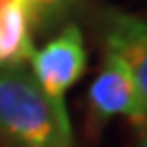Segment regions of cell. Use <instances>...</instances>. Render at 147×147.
Returning <instances> with one entry per match:
<instances>
[{
  "instance_id": "2",
  "label": "cell",
  "mask_w": 147,
  "mask_h": 147,
  "mask_svg": "<svg viewBox=\"0 0 147 147\" xmlns=\"http://www.w3.org/2000/svg\"><path fill=\"white\" fill-rule=\"evenodd\" d=\"M31 61V74L43 94L55 104L65 106V92L76 84L86 71L88 49L82 31L76 25H67L57 37L35 49Z\"/></svg>"
},
{
  "instance_id": "6",
  "label": "cell",
  "mask_w": 147,
  "mask_h": 147,
  "mask_svg": "<svg viewBox=\"0 0 147 147\" xmlns=\"http://www.w3.org/2000/svg\"><path fill=\"white\" fill-rule=\"evenodd\" d=\"M31 4L35 18H37V29L47 27L55 21H59L67 14V10L71 8L74 0H27Z\"/></svg>"
},
{
  "instance_id": "5",
  "label": "cell",
  "mask_w": 147,
  "mask_h": 147,
  "mask_svg": "<svg viewBox=\"0 0 147 147\" xmlns=\"http://www.w3.org/2000/svg\"><path fill=\"white\" fill-rule=\"evenodd\" d=\"M37 18L27 0H0V67L25 65L35 53Z\"/></svg>"
},
{
  "instance_id": "1",
  "label": "cell",
  "mask_w": 147,
  "mask_h": 147,
  "mask_svg": "<svg viewBox=\"0 0 147 147\" xmlns=\"http://www.w3.org/2000/svg\"><path fill=\"white\" fill-rule=\"evenodd\" d=\"M0 135L14 147H74L65 106L49 100L25 65L0 67Z\"/></svg>"
},
{
  "instance_id": "7",
  "label": "cell",
  "mask_w": 147,
  "mask_h": 147,
  "mask_svg": "<svg viewBox=\"0 0 147 147\" xmlns=\"http://www.w3.org/2000/svg\"><path fill=\"white\" fill-rule=\"evenodd\" d=\"M139 147H147V123L141 127V141H139Z\"/></svg>"
},
{
  "instance_id": "3",
  "label": "cell",
  "mask_w": 147,
  "mask_h": 147,
  "mask_svg": "<svg viewBox=\"0 0 147 147\" xmlns=\"http://www.w3.org/2000/svg\"><path fill=\"white\" fill-rule=\"evenodd\" d=\"M88 102L92 117L98 123H104L117 115L131 119L139 129L145 123L139 92L131 74L119 57L110 53H104L102 67L88 90Z\"/></svg>"
},
{
  "instance_id": "4",
  "label": "cell",
  "mask_w": 147,
  "mask_h": 147,
  "mask_svg": "<svg viewBox=\"0 0 147 147\" xmlns=\"http://www.w3.org/2000/svg\"><path fill=\"white\" fill-rule=\"evenodd\" d=\"M102 35L104 53L119 57L131 74L147 123V23L127 12H108L104 14Z\"/></svg>"
}]
</instances>
